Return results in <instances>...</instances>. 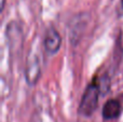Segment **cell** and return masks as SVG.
I'll return each instance as SVG.
<instances>
[{"label": "cell", "mask_w": 123, "mask_h": 122, "mask_svg": "<svg viewBox=\"0 0 123 122\" xmlns=\"http://www.w3.org/2000/svg\"><path fill=\"white\" fill-rule=\"evenodd\" d=\"M100 95V90L98 82L94 80L85 89L82 95L80 105L78 108V112L82 117H91L96 110L98 105V98Z\"/></svg>", "instance_id": "1"}, {"label": "cell", "mask_w": 123, "mask_h": 122, "mask_svg": "<svg viewBox=\"0 0 123 122\" xmlns=\"http://www.w3.org/2000/svg\"><path fill=\"white\" fill-rule=\"evenodd\" d=\"M6 36L10 51L12 53H16V52L18 53L24 42V34L22 26L16 21H11L6 25Z\"/></svg>", "instance_id": "2"}, {"label": "cell", "mask_w": 123, "mask_h": 122, "mask_svg": "<svg viewBox=\"0 0 123 122\" xmlns=\"http://www.w3.org/2000/svg\"><path fill=\"white\" fill-rule=\"evenodd\" d=\"M41 76V62L40 57L36 52L29 53L25 66V80L28 85L34 86L38 83Z\"/></svg>", "instance_id": "3"}, {"label": "cell", "mask_w": 123, "mask_h": 122, "mask_svg": "<svg viewBox=\"0 0 123 122\" xmlns=\"http://www.w3.org/2000/svg\"><path fill=\"white\" fill-rule=\"evenodd\" d=\"M43 44H44L45 51L51 53V54L57 53L58 50L61 49L62 37L54 27H51L48 29L47 34H45V37H44Z\"/></svg>", "instance_id": "4"}, {"label": "cell", "mask_w": 123, "mask_h": 122, "mask_svg": "<svg viewBox=\"0 0 123 122\" xmlns=\"http://www.w3.org/2000/svg\"><path fill=\"white\" fill-rule=\"evenodd\" d=\"M82 14H79L71 22L69 27V35H70V40L76 45L77 43L80 41V38L82 37V32L85 29L86 26V19L85 17H81Z\"/></svg>", "instance_id": "5"}, {"label": "cell", "mask_w": 123, "mask_h": 122, "mask_svg": "<svg viewBox=\"0 0 123 122\" xmlns=\"http://www.w3.org/2000/svg\"><path fill=\"white\" fill-rule=\"evenodd\" d=\"M121 114V104L118 99L111 98L105 103L104 107H103V118L105 120H113L117 119Z\"/></svg>", "instance_id": "6"}, {"label": "cell", "mask_w": 123, "mask_h": 122, "mask_svg": "<svg viewBox=\"0 0 123 122\" xmlns=\"http://www.w3.org/2000/svg\"><path fill=\"white\" fill-rule=\"evenodd\" d=\"M97 82H98V85H99L100 94H106L109 90V86H110V79H109V77L107 75H105V77H103Z\"/></svg>", "instance_id": "7"}, {"label": "cell", "mask_w": 123, "mask_h": 122, "mask_svg": "<svg viewBox=\"0 0 123 122\" xmlns=\"http://www.w3.org/2000/svg\"><path fill=\"white\" fill-rule=\"evenodd\" d=\"M119 15L123 16V0L120 1V8H119Z\"/></svg>", "instance_id": "8"}, {"label": "cell", "mask_w": 123, "mask_h": 122, "mask_svg": "<svg viewBox=\"0 0 123 122\" xmlns=\"http://www.w3.org/2000/svg\"><path fill=\"white\" fill-rule=\"evenodd\" d=\"M4 3H6V0H1V11L3 10V8H4Z\"/></svg>", "instance_id": "9"}]
</instances>
